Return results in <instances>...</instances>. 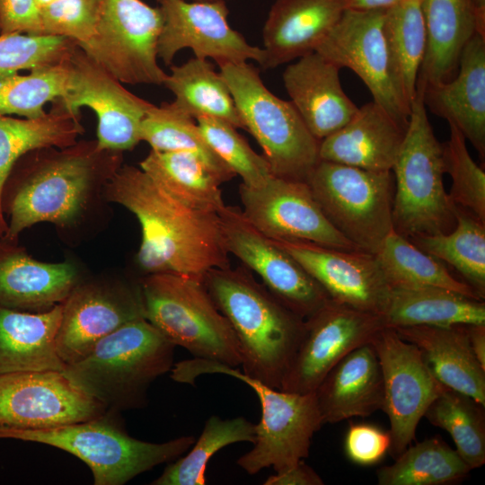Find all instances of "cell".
<instances>
[{"mask_svg": "<svg viewBox=\"0 0 485 485\" xmlns=\"http://www.w3.org/2000/svg\"><path fill=\"white\" fill-rule=\"evenodd\" d=\"M471 468L440 437L406 447L390 465L376 471L379 485H448L467 478Z\"/></svg>", "mask_w": 485, "mask_h": 485, "instance_id": "cell-36", "label": "cell"}, {"mask_svg": "<svg viewBox=\"0 0 485 485\" xmlns=\"http://www.w3.org/2000/svg\"><path fill=\"white\" fill-rule=\"evenodd\" d=\"M314 394L323 423L367 417L384 405V383L371 342L340 359L320 383Z\"/></svg>", "mask_w": 485, "mask_h": 485, "instance_id": "cell-27", "label": "cell"}, {"mask_svg": "<svg viewBox=\"0 0 485 485\" xmlns=\"http://www.w3.org/2000/svg\"><path fill=\"white\" fill-rule=\"evenodd\" d=\"M392 172L394 232L410 240L454 229L455 206L443 182V146L434 134L419 90L411 102L408 128Z\"/></svg>", "mask_w": 485, "mask_h": 485, "instance_id": "cell-7", "label": "cell"}, {"mask_svg": "<svg viewBox=\"0 0 485 485\" xmlns=\"http://www.w3.org/2000/svg\"><path fill=\"white\" fill-rule=\"evenodd\" d=\"M345 11L343 0H276L262 30L263 69L314 52Z\"/></svg>", "mask_w": 485, "mask_h": 485, "instance_id": "cell-24", "label": "cell"}, {"mask_svg": "<svg viewBox=\"0 0 485 485\" xmlns=\"http://www.w3.org/2000/svg\"><path fill=\"white\" fill-rule=\"evenodd\" d=\"M423 251L448 263L474 292L485 298V222L455 206V225L447 234L410 239Z\"/></svg>", "mask_w": 485, "mask_h": 485, "instance_id": "cell-35", "label": "cell"}, {"mask_svg": "<svg viewBox=\"0 0 485 485\" xmlns=\"http://www.w3.org/2000/svg\"><path fill=\"white\" fill-rule=\"evenodd\" d=\"M443 146L445 172L452 180L448 193L454 206L463 207L485 222V172L472 158L463 133L452 123Z\"/></svg>", "mask_w": 485, "mask_h": 485, "instance_id": "cell-45", "label": "cell"}, {"mask_svg": "<svg viewBox=\"0 0 485 485\" xmlns=\"http://www.w3.org/2000/svg\"><path fill=\"white\" fill-rule=\"evenodd\" d=\"M70 58L61 64L0 76V114L26 119L46 113L44 106L65 98L73 87Z\"/></svg>", "mask_w": 485, "mask_h": 485, "instance_id": "cell-41", "label": "cell"}, {"mask_svg": "<svg viewBox=\"0 0 485 485\" xmlns=\"http://www.w3.org/2000/svg\"><path fill=\"white\" fill-rule=\"evenodd\" d=\"M393 330L421 351L441 384L485 406V368L471 348L467 325H419Z\"/></svg>", "mask_w": 485, "mask_h": 485, "instance_id": "cell-28", "label": "cell"}, {"mask_svg": "<svg viewBox=\"0 0 485 485\" xmlns=\"http://www.w3.org/2000/svg\"><path fill=\"white\" fill-rule=\"evenodd\" d=\"M305 182L331 225L360 251L375 254L393 230L392 171L320 160Z\"/></svg>", "mask_w": 485, "mask_h": 485, "instance_id": "cell-10", "label": "cell"}, {"mask_svg": "<svg viewBox=\"0 0 485 485\" xmlns=\"http://www.w3.org/2000/svg\"><path fill=\"white\" fill-rule=\"evenodd\" d=\"M190 1H212V0H190Z\"/></svg>", "mask_w": 485, "mask_h": 485, "instance_id": "cell-54", "label": "cell"}, {"mask_svg": "<svg viewBox=\"0 0 485 485\" xmlns=\"http://www.w3.org/2000/svg\"><path fill=\"white\" fill-rule=\"evenodd\" d=\"M407 128L372 101L320 141L319 158L369 171H392Z\"/></svg>", "mask_w": 485, "mask_h": 485, "instance_id": "cell-25", "label": "cell"}, {"mask_svg": "<svg viewBox=\"0 0 485 485\" xmlns=\"http://www.w3.org/2000/svg\"><path fill=\"white\" fill-rule=\"evenodd\" d=\"M375 255L391 287H436L482 300L464 281L456 279L441 260L393 230Z\"/></svg>", "mask_w": 485, "mask_h": 485, "instance_id": "cell-37", "label": "cell"}, {"mask_svg": "<svg viewBox=\"0 0 485 485\" xmlns=\"http://www.w3.org/2000/svg\"><path fill=\"white\" fill-rule=\"evenodd\" d=\"M255 440V424L244 417L222 419L213 415L207 419L203 430L183 457L167 465L153 485H204L206 469L211 457L222 448L238 442Z\"/></svg>", "mask_w": 485, "mask_h": 485, "instance_id": "cell-39", "label": "cell"}, {"mask_svg": "<svg viewBox=\"0 0 485 485\" xmlns=\"http://www.w3.org/2000/svg\"><path fill=\"white\" fill-rule=\"evenodd\" d=\"M382 316L392 329L485 324V303L436 287H392Z\"/></svg>", "mask_w": 485, "mask_h": 485, "instance_id": "cell-32", "label": "cell"}, {"mask_svg": "<svg viewBox=\"0 0 485 485\" xmlns=\"http://www.w3.org/2000/svg\"><path fill=\"white\" fill-rule=\"evenodd\" d=\"M426 108L454 124L485 157V36L475 33L464 46L449 81L417 88Z\"/></svg>", "mask_w": 485, "mask_h": 485, "instance_id": "cell-23", "label": "cell"}, {"mask_svg": "<svg viewBox=\"0 0 485 485\" xmlns=\"http://www.w3.org/2000/svg\"><path fill=\"white\" fill-rule=\"evenodd\" d=\"M264 485H322L323 480L321 476L304 460L295 466L280 472L270 475L264 482Z\"/></svg>", "mask_w": 485, "mask_h": 485, "instance_id": "cell-49", "label": "cell"}, {"mask_svg": "<svg viewBox=\"0 0 485 485\" xmlns=\"http://www.w3.org/2000/svg\"><path fill=\"white\" fill-rule=\"evenodd\" d=\"M40 8L36 0H0V34L41 35Z\"/></svg>", "mask_w": 485, "mask_h": 485, "instance_id": "cell-48", "label": "cell"}, {"mask_svg": "<svg viewBox=\"0 0 485 485\" xmlns=\"http://www.w3.org/2000/svg\"><path fill=\"white\" fill-rule=\"evenodd\" d=\"M77 46L62 36L0 34V76L61 64L71 57Z\"/></svg>", "mask_w": 485, "mask_h": 485, "instance_id": "cell-44", "label": "cell"}, {"mask_svg": "<svg viewBox=\"0 0 485 485\" xmlns=\"http://www.w3.org/2000/svg\"><path fill=\"white\" fill-rule=\"evenodd\" d=\"M481 33L485 34V0H472Z\"/></svg>", "mask_w": 485, "mask_h": 485, "instance_id": "cell-52", "label": "cell"}, {"mask_svg": "<svg viewBox=\"0 0 485 485\" xmlns=\"http://www.w3.org/2000/svg\"><path fill=\"white\" fill-rule=\"evenodd\" d=\"M144 317L194 357L238 367L239 344L203 280L173 273L148 274L140 283Z\"/></svg>", "mask_w": 485, "mask_h": 485, "instance_id": "cell-8", "label": "cell"}, {"mask_svg": "<svg viewBox=\"0 0 485 485\" xmlns=\"http://www.w3.org/2000/svg\"><path fill=\"white\" fill-rule=\"evenodd\" d=\"M248 130L263 152L273 175L305 181L320 161L317 140L290 101L278 98L254 65L218 66Z\"/></svg>", "mask_w": 485, "mask_h": 485, "instance_id": "cell-9", "label": "cell"}, {"mask_svg": "<svg viewBox=\"0 0 485 485\" xmlns=\"http://www.w3.org/2000/svg\"><path fill=\"white\" fill-rule=\"evenodd\" d=\"M271 241L293 257L331 300L383 314L392 287L375 254L301 241Z\"/></svg>", "mask_w": 485, "mask_h": 485, "instance_id": "cell-20", "label": "cell"}, {"mask_svg": "<svg viewBox=\"0 0 485 485\" xmlns=\"http://www.w3.org/2000/svg\"><path fill=\"white\" fill-rule=\"evenodd\" d=\"M62 310V303L40 313L0 307V375L64 370L56 348Z\"/></svg>", "mask_w": 485, "mask_h": 485, "instance_id": "cell-30", "label": "cell"}, {"mask_svg": "<svg viewBox=\"0 0 485 485\" xmlns=\"http://www.w3.org/2000/svg\"><path fill=\"white\" fill-rule=\"evenodd\" d=\"M107 410L62 371L0 375V427L42 429L92 419Z\"/></svg>", "mask_w": 485, "mask_h": 485, "instance_id": "cell-18", "label": "cell"}, {"mask_svg": "<svg viewBox=\"0 0 485 485\" xmlns=\"http://www.w3.org/2000/svg\"><path fill=\"white\" fill-rule=\"evenodd\" d=\"M77 284L71 264L36 260L15 242L0 238V307L45 312L64 302Z\"/></svg>", "mask_w": 485, "mask_h": 485, "instance_id": "cell-26", "label": "cell"}, {"mask_svg": "<svg viewBox=\"0 0 485 485\" xmlns=\"http://www.w3.org/2000/svg\"><path fill=\"white\" fill-rule=\"evenodd\" d=\"M340 69L314 51L289 64L283 72L290 101L319 141L344 127L358 110L341 87Z\"/></svg>", "mask_w": 485, "mask_h": 485, "instance_id": "cell-22", "label": "cell"}, {"mask_svg": "<svg viewBox=\"0 0 485 485\" xmlns=\"http://www.w3.org/2000/svg\"><path fill=\"white\" fill-rule=\"evenodd\" d=\"M52 1L54 0H36V3L39 6V8H41L45 5H47L48 4L51 3Z\"/></svg>", "mask_w": 485, "mask_h": 485, "instance_id": "cell-53", "label": "cell"}, {"mask_svg": "<svg viewBox=\"0 0 485 485\" xmlns=\"http://www.w3.org/2000/svg\"><path fill=\"white\" fill-rule=\"evenodd\" d=\"M84 131L80 114L57 103H53L49 111L34 119L0 114V238L8 228L2 210V191L13 164L31 151L73 146Z\"/></svg>", "mask_w": 485, "mask_h": 485, "instance_id": "cell-31", "label": "cell"}, {"mask_svg": "<svg viewBox=\"0 0 485 485\" xmlns=\"http://www.w3.org/2000/svg\"><path fill=\"white\" fill-rule=\"evenodd\" d=\"M102 4L103 0H54L40 8V34L84 44L94 35Z\"/></svg>", "mask_w": 485, "mask_h": 485, "instance_id": "cell-46", "label": "cell"}, {"mask_svg": "<svg viewBox=\"0 0 485 485\" xmlns=\"http://www.w3.org/2000/svg\"><path fill=\"white\" fill-rule=\"evenodd\" d=\"M224 1H225V2H226L227 0H224Z\"/></svg>", "mask_w": 485, "mask_h": 485, "instance_id": "cell-55", "label": "cell"}, {"mask_svg": "<svg viewBox=\"0 0 485 485\" xmlns=\"http://www.w3.org/2000/svg\"><path fill=\"white\" fill-rule=\"evenodd\" d=\"M392 438L389 430L370 423L351 424L344 437L347 458L360 466L378 463L389 453Z\"/></svg>", "mask_w": 485, "mask_h": 485, "instance_id": "cell-47", "label": "cell"}, {"mask_svg": "<svg viewBox=\"0 0 485 485\" xmlns=\"http://www.w3.org/2000/svg\"><path fill=\"white\" fill-rule=\"evenodd\" d=\"M139 168L189 207L217 214L225 206L219 188L222 181L193 154L151 149Z\"/></svg>", "mask_w": 485, "mask_h": 485, "instance_id": "cell-33", "label": "cell"}, {"mask_svg": "<svg viewBox=\"0 0 485 485\" xmlns=\"http://www.w3.org/2000/svg\"><path fill=\"white\" fill-rule=\"evenodd\" d=\"M118 411L75 423L42 429L0 427V438L44 444L64 450L85 463L95 485H122L136 476L188 452L193 436L164 443L130 436L119 420Z\"/></svg>", "mask_w": 485, "mask_h": 485, "instance_id": "cell-6", "label": "cell"}, {"mask_svg": "<svg viewBox=\"0 0 485 485\" xmlns=\"http://www.w3.org/2000/svg\"><path fill=\"white\" fill-rule=\"evenodd\" d=\"M471 348L480 363L485 368V324L467 325Z\"/></svg>", "mask_w": 485, "mask_h": 485, "instance_id": "cell-50", "label": "cell"}, {"mask_svg": "<svg viewBox=\"0 0 485 485\" xmlns=\"http://www.w3.org/2000/svg\"><path fill=\"white\" fill-rule=\"evenodd\" d=\"M196 121L207 143L242 178V184L260 188L275 176L264 156L258 154L232 124L207 117Z\"/></svg>", "mask_w": 485, "mask_h": 485, "instance_id": "cell-43", "label": "cell"}, {"mask_svg": "<svg viewBox=\"0 0 485 485\" xmlns=\"http://www.w3.org/2000/svg\"><path fill=\"white\" fill-rule=\"evenodd\" d=\"M204 374H223L238 379L259 398L260 420L255 424L253 446L236 461L240 468L251 475L266 468L280 472L308 457L312 438L324 425L314 392H285L245 375L238 367L196 357L173 365L171 378L193 384Z\"/></svg>", "mask_w": 485, "mask_h": 485, "instance_id": "cell-5", "label": "cell"}, {"mask_svg": "<svg viewBox=\"0 0 485 485\" xmlns=\"http://www.w3.org/2000/svg\"><path fill=\"white\" fill-rule=\"evenodd\" d=\"M239 194L245 218L271 240L359 250L328 220L305 181L272 176L260 188L241 184Z\"/></svg>", "mask_w": 485, "mask_h": 485, "instance_id": "cell-16", "label": "cell"}, {"mask_svg": "<svg viewBox=\"0 0 485 485\" xmlns=\"http://www.w3.org/2000/svg\"><path fill=\"white\" fill-rule=\"evenodd\" d=\"M70 62L73 87L65 98L53 103L75 114L84 107L92 110L97 118L100 149L120 153L133 149L141 141L142 122L154 104L128 91L79 46Z\"/></svg>", "mask_w": 485, "mask_h": 485, "instance_id": "cell-19", "label": "cell"}, {"mask_svg": "<svg viewBox=\"0 0 485 485\" xmlns=\"http://www.w3.org/2000/svg\"><path fill=\"white\" fill-rule=\"evenodd\" d=\"M108 199L133 213L141 226L140 268L203 280L213 269L230 267L218 214L182 204L141 168L120 166L107 181Z\"/></svg>", "mask_w": 485, "mask_h": 485, "instance_id": "cell-1", "label": "cell"}, {"mask_svg": "<svg viewBox=\"0 0 485 485\" xmlns=\"http://www.w3.org/2000/svg\"><path fill=\"white\" fill-rule=\"evenodd\" d=\"M427 32L425 55L416 88L445 83L458 70L461 53L481 33L472 0H421Z\"/></svg>", "mask_w": 485, "mask_h": 485, "instance_id": "cell-29", "label": "cell"}, {"mask_svg": "<svg viewBox=\"0 0 485 485\" xmlns=\"http://www.w3.org/2000/svg\"><path fill=\"white\" fill-rule=\"evenodd\" d=\"M384 12L345 10L315 51L339 67L352 70L373 101L408 126L411 104L384 35Z\"/></svg>", "mask_w": 485, "mask_h": 485, "instance_id": "cell-12", "label": "cell"}, {"mask_svg": "<svg viewBox=\"0 0 485 485\" xmlns=\"http://www.w3.org/2000/svg\"><path fill=\"white\" fill-rule=\"evenodd\" d=\"M383 26L395 68L411 104L427 45L421 0H401L385 10Z\"/></svg>", "mask_w": 485, "mask_h": 485, "instance_id": "cell-42", "label": "cell"}, {"mask_svg": "<svg viewBox=\"0 0 485 485\" xmlns=\"http://www.w3.org/2000/svg\"><path fill=\"white\" fill-rule=\"evenodd\" d=\"M62 304L56 348L66 366L85 357L124 324L145 318L140 287L77 284Z\"/></svg>", "mask_w": 485, "mask_h": 485, "instance_id": "cell-21", "label": "cell"}, {"mask_svg": "<svg viewBox=\"0 0 485 485\" xmlns=\"http://www.w3.org/2000/svg\"><path fill=\"white\" fill-rule=\"evenodd\" d=\"M140 139L152 150L197 155L222 183L236 176L207 143L196 119L172 101L154 104L142 122Z\"/></svg>", "mask_w": 485, "mask_h": 485, "instance_id": "cell-38", "label": "cell"}, {"mask_svg": "<svg viewBox=\"0 0 485 485\" xmlns=\"http://www.w3.org/2000/svg\"><path fill=\"white\" fill-rule=\"evenodd\" d=\"M401 0H343L345 10L378 11L387 10Z\"/></svg>", "mask_w": 485, "mask_h": 485, "instance_id": "cell-51", "label": "cell"}, {"mask_svg": "<svg viewBox=\"0 0 485 485\" xmlns=\"http://www.w3.org/2000/svg\"><path fill=\"white\" fill-rule=\"evenodd\" d=\"M385 327L382 315L330 299L305 319L303 338L279 389L301 394L313 392L340 359L370 343Z\"/></svg>", "mask_w": 485, "mask_h": 485, "instance_id": "cell-14", "label": "cell"}, {"mask_svg": "<svg viewBox=\"0 0 485 485\" xmlns=\"http://www.w3.org/2000/svg\"><path fill=\"white\" fill-rule=\"evenodd\" d=\"M174 348L149 322L140 318L101 339L62 373L107 410L139 409L147 402L151 384L171 372Z\"/></svg>", "mask_w": 485, "mask_h": 485, "instance_id": "cell-4", "label": "cell"}, {"mask_svg": "<svg viewBox=\"0 0 485 485\" xmlns=\"http://www.w3.org/2000/svg\"><path fill=\"white\" fill-rule=\"evenodd\" d=\"M383 375L384 405L390 421L394 457L415 439L420 419L446 387L434 375L421 351L392 328L381 330L371 341Z\"/></svg>", "mask_w": 485, "mask_h": 485, "instance_id": "cell-13", "label": "cell"}, {"mask_svg": "<svg viewBox=\"0 0 485 485\" xmlns=\"http://www.w3.org/2000/svg\"><path fill=\"white\" fill-rule=\"evenodd\" d=\"M226 251L262 279L284 305L307 319L331 298L324 289L287 251L256 229L235 207L218 213Z\"/></svg>", "mask_w": 485, "mask_h": 485, "instance_id": "cell-15", "label": "cell"}, {"mask_svg": "<svg viewBox=\"0 0 485 485\" xmlns=\"http://www.w3.org/2000/svg\"><path fill=\"white\" fill-rule=\"evenodd\" d=\"M203 282L234 330L242 373L279 389L303 338L305 320L242 269H213Z\"/></svg>", "mask_w": 485, "mask_h": 485, "instance_id": "cell-3", "label": "cell"}, {"mask_svg": "<svg viewBox=\"0 0 485 485\" xmlns=\"http://www.w3.org/2000/svg\"><path fill=\"white\" fill-rule=\"evenodd\" d=\"M484 409L472 397L446 388L424 414L433 426L449 433L456 452L471 470L485 463Z\"/></svg>", "mask_w": 485, "mask_h": 485, "instance_id": "cell-40", "label": "cell"}, {"mask_svg": "<svg viewBox=\"0 0 485 485\" xmlns=\"http://www.w3.org/2000/svg\"><path fill=\"white\" fill-rule=\"evenodd\" d=\"M156 1L163 16L157 55L165 65H171L183 48L191 49L198 58H211L218 66L262 62V48L249 44L230 26L225 1Z\"/></svg>", "mask_w": 485, "mask_h": 485, "instance_id": "cell-17", "label": "cell"}, {"mask_svg": "<svg viewBox=\"0 0 485 485\" xmlns=\"http://www.w3.org/2000/svg\"><path fill=\"white\" fill-rule=\"evenodd\" d=\"M120 166L121 153L100 149L96 140L25 154L3 188L2 210L8 216L3 238L15 242L24 229L41 222L69 225L83 210L93 185L109 180Z\"/></svg>", "mask_w": 485, "mask_h": 485, "instance_id": "cell-2", "label": "cell"}, {"mask_svg": "<svg viewBox=\"0 0 485 485\" xmlns=\"http://www.w3.org/2000/svg\"><path fill=\"white\" fill-rule=\"evenodd\" d=\"M162 27L158 6L143 0H103L94 35L78 46L122 84L161 85L167 76L158 64Z\"/></svg>", "mask_w": 485, "mask_h": 485, "instance_id": "cell-11", "label": "cell"}, {"mask_svg": "<svg viewBox=\"0 0 485 485\" xmlns=\"http://www.w3.org/2000/svg\"><path fill=\"white\" fill-rule=\"evenodd\" d=\"M163 85L173 94L172 102L195 119L213 118L244 128L225 80L207 59L194 57L171 66Z\"/></svg>", "mask_w": 485, "mask_h": 485, "instance_id": "cell-34", "label": "cell"}]
</instances>
